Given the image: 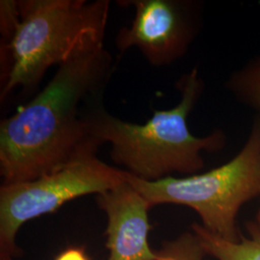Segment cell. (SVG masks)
Wrapping results in <instances>:
<instances>
[{
	"instance_id": "8",
	"label": "cell",
	"mask_w": 260,
	"mask_h": 260,
	"mask_svg": "<svg viewBox=\"0 0 260 260\" xmlns=\"http://www.w3.org/2000/svg\"><path fill=\"white\" fill-rule=\"evenodd\" d=\"M249 236L229 241L194 223L192 232L201 243L205 254L217 260H260V229L255 222L247 224Z\"/></svg>"
},
{
	"instance_id": "1",
	"label": "cell",
	"mask_w": 260,
	"mask_h": 260,
	"mask_svg": "<svg viewBox=\"0 0 260 260\" xmlns=\"http://www.w3.org/2000/svg\"><path fill=\"white\" fill-rule=\"evenodd\" d=\"M115 65L103 42L77 50L19 111L0 123L3 184L30 181L96 155L104 93Z\"/></svg>"
},
{
	"instance_id": "7",
	"label": "cell",
	"mask_w": 260,
	"mask_h": 260,
	"mask_svg": "<svg viewBox=\"0 0 260 260\" xmlns=\"http://www.w3.org/2000/svg\"><path fill=\"white\" fill-rule=\"evenodd\" d=\"M96 203L108 220V260H157L149 246V210L144 196L127 180L96 196Z\"/></svg>"
},
{
	"instance_id": "12",
	"label": "cell",
	"mask_w": 260,
	"mask_h": 260,
	"mask_svg": "<svg viewBox=\"0 0 260 260\" xmlns=\"http://www.w3.org/2000/svg\"><path fill=\"white\" fill-rule=\"evenodd\" d=\"M55 260H90L80 248H70L62 251Z\"/></svg>"
},
{
	"instance_id": "9",
	"label": "cell",
	"mask_w": 260,
	"mask_h": 260,
	"mask_svg": "<svg viewBox=\"0 0 260 260\" xmlns=\"http://www.w3.org/2000/svg\"><path fill=\"white\" fill-rule=\"evenodd\" d=\"M225 86L236 101L260 113V55L230 75ZM255 223L260 229V208Z\"/></svg>"
},
{
	"instance_id": "11",
	"label": "cell",
	"mask_w": 260,
	"mask_h": 260,
	"mask_svg": "<svg viewBox=\"0 0 260 260\" xmlns=\"http://www.w3.org/2000/svg\"><path fill=\"white\" fill-rule=\"evenodd\" d=\"M19 22V1L2 0L0 2V30L4 43L13 37Z\"/></svg>"
},
{
	"instance_id": "4",
	"label": "cell",
	"mask_w": 260,
	"mask_h": 260,
	"mask_svg": "<svg viewBox=\"0 0 260 260\" xmlns=\"http://www.w3.org/2000/svg\"><path fill=\"white\" fill-rule=\"evenodd\" d=\"M127 180L150 207H190L208 232L229 241H237L240 238L239 211L243 205L260 196V115L239 153L220 167L201 175L168 177L155 181L143 180L127 173Z\"/></svg>"
},
{
	"instance_id": "5",
	"label": "cell",
	"mask_w": 260,
	"mask_h": 260,
	"mask_svg": "<svg viewBox=\"0 0 260 260\" xmlns=\"http://www.w3.org/2000/svg\"><path fill=\"white\" fill-rule=\"evenodd\" d=\"M126 175V171L112 167L96 155H90L30 181L2 184L0 260H15L19 254L16 237L26 222L53 213L77 198L105 193L125 181Z\"/></svg>"
},
{
	"instance_id": "10",
	"label": "cell",
	"mask_w": 260,
	"mask_h": 260,
	"mask_svg": "<svg viewBox=\"0 0 260 260\" xmlns=\"http://www.w3.org/2000/svg\"><path fill=\"white\" fill-rule=\"evenodd\" d=\"M205 255L201 243L192 232L165 243L157 251V260H204Z\"/></svg>"
},
{
	"instance_id": "3",
	"label": "cell",
	"mask_w": 260,
	"mask_h": 260,
	"mask_svg": "<svg viewBox=\"0 0 260 260\" xmlns=\"http://www.w3.org/2000/svg\"><path fill=\"white\" fill-rule=\"evenodd\" d=\"M110 2L98 0H20L19 22L1 45L4 72L1 100L37 87L47 70L87 45L103 42Z\"/></svg>"
},
{
	"instance_id": "6",
	"label": "cell",
	"mask_w": 260,
	"mask_h": 260,
	"mask_svg": "<svg viewBox=\"0 0 260 260\" xmlns=\"http://www.w3.org/2000/svg\"><path fill=\"white\" fill-rule=\"evenodd\" d=\"M135 17L129 27H122L116 38L121 55L137 47L149 64L168 66L184 55L195 36V21L188 4L174 0H130Z\"/></svg>"
},
{
	"instance_id": "2",
	"label": "cell",
	"mask_w": 260,
	"mask_h": 260,
	"mask_svg": "<svg viewBox=\"0 0 260 260\" xmlns=\"http://www.w3.org/2000/svg\"><path fill=\"white\" fill-rule=\"evenodd\" d=\"M180 101L169 110H156L145 124L118 119L108 112L102 119L99 135L111 145L112 160L126 172L147 181H155L173 174L196 175L205 167L203 151L216 152L224 148L225 134L215 130L205 137H196L187 124L205 89L198 68L182 75L177 82Z\"/></svg>"
}]
</instances>
